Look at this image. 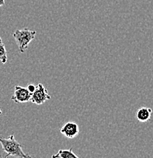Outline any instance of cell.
I'll return each mask as SVG.
<instances>
[{"instance_id": "obj_1", "label": "cell", "mask_w": 153, "mask_h": 158, "mask_svg": "<svg viewBox=\"0 0 153 158\" xmlns=\"http://www.w3.org/2000/svg\"><path fill=\"white\" fill-rule=\"evenodd\" d=\"M0 143L3 151L6 153V156H11L15 158H31V155L24 152L22 145L15 139L13 134L7 138L0 136Z\"/></svg>"}, {"instance_id": "obj_2", "label": "cell", "mask_w": 153, "mask_h": 158, "mask_svg": "<svg viewBox=\"0 0 153 158\" xmlns=\"http://www.w3.org/2000/svg\"><path fill=\"white\" fill-rule=\"evenodd\" d=\"M36 33L35 31H31L28 28L16 30L13 33V37L15 40L19 52L21 53L25 52L30 43L35 37Z\"/></svg>"}, {"instance_id": "obj_3", "label": "cell", "mask_w": 153, "mask_h": 158, "mask_svg": "<svg viewBox=\"0 0 153 158\" xmlns=\"http://www.w3.org/2000/svg\"><path fill=\"white\" fill-rule=\"evenodd\" d=\"M51 97L48 94L47 90L44 88L42 84H38L36 86V89L31 97V101L37 105H42L47 100H50Z\"/></svg>"}, {"instance_id": "obj_4", "label": "cell", "mask_w": 153, "mask_h": 158, "mask_svg": "<svg viewBox=\"0 0 153 158\" xmlns=\"http://www.w3.org/2000/svg\"><path fill=\"white\" fill-rule=\"evenodd\" d=\"M31 93L28 90L27 88L16 85L15 87L14 94L11 96V100L15 103H24L30 101Z\"/></svg>"}, {"instance_id": "obj_5", "label": "cell", "mask_w": 153, "mask_h": 158, "mask_svg": "<svg viewBox=\"0 0 153 158\" xmlns=\"http://www.w3.org/2000/svg\"><path fill=\"white\" fill-rule=\"evenodd\" d=\"M60 132L69 139H72L75 138L79 133V126L73 122H68L63 126L60 128Z\"/></svg>"}, {"instance_id": "obj_6", "label": "cell", "mask_w": 153, "mask_h": 158, "mask_svg": "<svg viewBox=\"0 0 153 158\" xmlns=\"http://www.w3.org/2000/svg\"><path fill=\"white\" fill-rule=\"evenodd\" d=\"M152 113V109L143 106V107L139 108L137 110L136 116L138 121L140 122V123H146V122H148L151 118Z\"/></svg>"}, {"instance_id": "obj_7", "label": "cell", "mask_w": 153, "mask_h": 158, "mask_svg": "<svg viewBox=\"0 0 153 158\" xmlns=\"http://www.w3.org/2000/svg\"><path fill=\"white\" fill-rule=\"evenodd\" d=\"M52 157L57 158H79L72 152V148L69 150H60L57 154L53 155Z\"/></svg>"}, {"instance_id": "obj_8", "label": "cell", "mask_w": 153, "mask_h": 158, "mask_svg": "<svg viewBox=\"0 0 153 158\" xmlns=\"http://www.w3.org/2000/svg\"><path fill=\"white\" fill-rule=\"evenodd\" d=\"M7 51H6L5 44H3L2 40L0 37V62L2 64H6L7 62Z\"/></svg>"}, {"instance_id": "obj_9", "label": "cell", "mask_w": 153, "mask_h": 158, "mask_svg": "<svg viewBox=\"0 0 153 158\" xmlns=\"http://www.w3.org/2000/svg\"><path fill=\"white\" fill-rule=\"evenodd\" d=\"M27 89H28V90H29V91L31 92V94H32L33 92H34V90H35V89H36V86H35V85H33V84H31V85H28Z\"/></svg>"}, {"instance_id": "obj_10", "label": "cell", "mask_w": 153, "mask_h": 158, "mask_svg": "<svg viewBox=\"0 0 153 158\" xmlns=\"http://www.w3.org/2000/svg\"><path fill=\"white\" fill-rule=\"evenodd\" d=\"M5 4H6V2H5V0H0V7H2V6H4Z\"/></svg>"}, {"instance_id": "obj_11", "label": "cell", "mask_w": 153, "mask_h": 158, "mask_svg": "<svg viewBox=\"0 0 153 158\" xmlns=\"http://www.w3.org/2000/svg\"><path fill=\"white\" fill-rule=\"evenodd\" d=\"M0 158H9V156H6V157H2V154H0Z\"/></svg>"}, {"instance_id": "obj_12", "label": "cell", "mask_w": 153, "mask_h": 158, "mask_svg": "<svg viewBox=\"0 0 153 158\" xmlns=\"http://www.w3.org/2000/svg\"><path fill=\"white\" fill-rule=\"evenodd\" d=\"M2 110H0V115H1V114H2Z\"/></svg>"}, {"instance_id": "obj_13", "label": "cell", "mask_w": 153, "mask_h": 158, "mask_svg": "<svg viewBox=\"0 0 153 158\" xmlns=\"http://www.w3.org/2000/svg\"><path fill=\"white\" fill-rule=\"evenodd\" d=\"M52 158H57V157H52Z\"/></svg>"}]
</instances>
